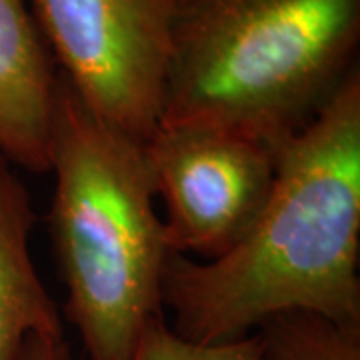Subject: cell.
Here are the masks:
<instances>
[{
    "instance_id": "6da1fadb",
    "label": "cell",
    "mask_w": 360,
    "mask_h": 360,
    "mask_svg": "<svg viewBox=\"0 0 360 360\" xmlns=\"http://www.w3.org/2000/svg\"><path fill=\"white\" fill-rule=\"evenodd\" d=\"M272 153L269 200L226 255H168L162 304L186 340H240L288 310L360 324V68Z\"/></svg>"
},
{
    "instance_id": "7a4b0ae2",
    "label": "cell",
    "mask_w": 360,
    "mask_h": 360,
    "mask_svg": "<svg viewBox=\"0 0 360 360\" xmlns=\"http://www.w3.org/2000/svg\"><path fill=\"white\" fill-rule=\"evenodd\" d=\"M360 0H174L158 127H217L270 148L360 68Z\"/></svg>"
},
{
    "instance_id": "3957f363",
    "label": "cell",
    "mask_w": 360,
    "mask_h": 360,
    "mask_svg": "<svg viewBox=\"0 0 360 360\" xmlns=\"http://www.w3.org/2000/svg\"><path fill=\"white\" fill-rule=\"evenodd\" d=\"M51 172L46 229L66 288V321L89 360H130L144 326L165 314L170 250L155 210V179L142 141L101 120L63 75Z\"/></svg>"
},
{
    "instance_id": "277c9868",
    "label": "cell",
    "mask_w": 360,
    "mask_h": 360,
    "mask_svg": "<svg viewBox=\"0 0 360 360\" xmlns=\"http://www.w3.org/2000/svg\"><path fill=\"white\" fill-rule=\"evenodd\" d=\"M174 0H34L56 68L106 124L146 141L165 98Z\"/></svg>"
},
{
    "instance_id": "5b68a950",
    "label": "cell",
    "mask_w": 360,
    "mask_h": 360,
    "mask_svg": "<svg viewBox=\"0 0 360 360\" xmlns=\"http://www.w3.org/2000/svg\"><path fill=\"white\" fill-rule=\"evenodd\" d=\"M142 146L167 208L170 252L220 258L269 200L274 153L258 139L217 127H156Z\"/></svg>"
},
{
    "instance_id": "8992f818",
    "label": "cell",
    "mask_w": 360,
    "mask_h": 360,
    "mask_svg": "<svg viewBox=\"0 0 360 360\" xmlns=\"http://www.w3.org/2000/svg\"><path fill=\"white\" fill-rule=\"evenodd\" d=\"M60 72L22 0H0V155L28 172H51Z\"/></svg>"
},
{
    "instance_id": "52a82bcc",
    "label": "cell",
    "mask_w": 360,
    "mask_h": 360,
    "mask_svg": "<svg viewBox=\"0 0 360 360\" xmlns=\"http://www.w3.org/2000/svg\"><path fill=\"white\" fill-rule=\"evenodd\" d=\"M37 212L14 165L0 155V360H18L32 335H65L63 314L30 255Z\"/></svg>"
},
{
    "instance_id": "ba28073f",
    "label": "cell",
    "mask_w": 360,
    "mask_h": 360,
    "mask_svg": "<svg viewBox=\"0 0 360 360\" xmlns=\"http://www.w3.org/2000/svg\"><path fill=\"white\" fill-rule=\"evenodd\" d=\"M260 360H360V324L309 310L274 314L257 328Z\"/></svg>"
},
{
    "instance_id": "9c48e42d",
    "label": "cell",
    "mask_w": 360,
    "mask_h": 360,
    "mask_svg": "<svg viewBox=\"0 0 360 360\" xmlns=\"http://www.w3.org/2000/svg\"><path fill=\"white\" fill-rule=\"evenodd\" d=\"M130 360H260V340L252 333L232 342H193L176 335L162 314L144 326Z\"/></svg>"
},
{
    "instance_id": "30bf717a",
    "label": "cell",
    "mask_w": 360,
    "mask_h": 360,
    "mask_svg": "<svg viewBox=\"0 0 360 360\" xmlns=\"http://www.w3.org/2000/svg\"><path fill=\"white\" fill-rule=\"evenodd\" d=\"M18 360H72L65 335H32L26 338Z\"/></svg>"
}]
</instances>
